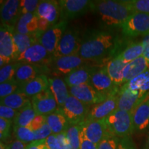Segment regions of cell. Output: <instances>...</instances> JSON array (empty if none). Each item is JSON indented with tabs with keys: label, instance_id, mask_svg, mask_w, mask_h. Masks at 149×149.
Returning <instances> with one entry per match:
<instances>
[{
	"label": "cell",
	"instance_id": "obj_6",
	"mask_svg": "<svg viewBox=\"0 0 149 149\" xmlns=\"http://www.w3.org/2000/svg\"><path fill=\"white\" fill-rule=\"evenodd\" d=\"M13 30L1 24L0 28V66L15 61L17 58V48L13 40Z\"/></svg>",
	"mask_w": 149,
	"mask_h": 149
},
{
	"label": "cell",
	"instance_id": "obj_39",
	"mask_svg": "<svg viewBox=\"0 0 149 149\" xmlns=\"http://www.w3.org/2000/svg\"><path fill=\"white\" fill-rule=\"evenodd\" d=\"M120 138L110 134L97 145V149H117Z\"/></svg>",
	"mask_w": 149,
	"mask_h": 149
},
{
	"label": "cell",
	"instance_id": "obj_18",
	"mask_svg": "<svg viewBox=\"0 0 149 149\" xmlns=\"http://www.w3.org/2000/svg\"><path fill=\"white\" fill-rule=\"evenodd\" d=\"M48 68L46 65H38L30 63L20 62L17 69L15 80L21 86L24 84L48 72Z\"/></svg>",
	"mask_w": 149,
	"mask_h": 149
},
{
	"label": "cell",
	"instance_id": "obj_46",
	"mask_svg": "<svg viewBox=\"0 0 149 149\" xmlns=\"http://www.w3.org/2000/svg\"><path fill=\"white\" fill-rule=\"evenodd\" d=\"M46 142L50 149H62L57 137L54 134H52L46 139Z\"/></svg>",
	"mask_w": 149,
	"mask_h": 149
},
{
	"label": "cell",
	"instance_id": "obj_22",
	"mask_svg": "<svg viewBox=\"0 0 149 149\" xmlns=\"http://www.w3.org/2000/svg\"><path fill=\"white\" fill-rule=\"evenodd\" d=\"M95 70L94 68L83 66L66 75L64 81L68 88L88 84L91 82V76Z\"/></svg>",
	"mask_w": 149,
	"mask_h": 149
},
{
	"label": "cell",
	"instance_id": "obj_52",
	"mask_svg": "<svg viewBox=\"0 0 149 149\" xmlns=\"http://www.w3.org/2000/svg\"><path fill=\"white\" fill-rule=\"evenodd\" d=\"M26 145L22 141L16 140L8 144V149H26Z\"/></svg>",
	"mask_w": 149,
	"mask_h": 149
},
{
	"label": "cell",
	"instance_id": "obj_49",
	"mask_svg": "<svg viewBox=\"0 0 149 149\" xmlns=\"http://www.w3.org/2000/svg\"><path fill=\"white\" fill-rule=\"evenodd\" d=\"M81 146L80 149H97V145L95 144L92 141H89L86 137L84 135L82 132L81 131Z\"/></svg>",
	"mask_w": 149,
	"mask_h": 149
},
{
	"label": "cell",
	"instance_id": "obj_30",
	"mask_svg": "<svg viewBox=\"0 0 149 149\" xmlns=\"http://www.w3.org/2000/svg\"><path fill=\"white\" fill-rule=\"evenodd\" d=\"M30 102L31 100L29 97L22 92L19 89L13 94L1 99V105L6 106L19 111Z\"/></svg>",
	"mask_w": 149,
	"mask_h": 149
},
{
	"label": "cell",
	"instance_id": "obj_53",
	"mask_svg": "<svg viewBox=\"0 0 149 149\" xmlns=\"http://www.w3.org/2000/svg\"><path fill=\"white\" fill-rule=\"evenodd\" d=\"M0 149H8V144H6L3 141L0 142Z\"/></svg>",
	"mask_w": 149,
	"mask_h": 149
},
{
	"label": "cell",
	"instance_id": "obj_7",
	"mask_svg": "<svg viewBox=\"0 0 149 149\" xmlns=\"http://www.w3.org/2000/svg\"><path fill=\"white\" fill-rule=\"evenodd\" d=\"M81 40L82 38L80 37L79 31L72 28L66 29L53 57H60L78 54Z\"/></svg>",
	"mask_w": 149,
	"mask_h": 149
},
{
	"label": "cell",
	"instance_id": "obj_16",
	"mask_svg": "<svg viewBox=\"0 0 149 149\" xmlns=\"http://www.w3.org/2000/svg\"><path fill=\"white\" fill-rule=\"evenodd\" d=\"M118 93L119 91L113 93L105 101L93 106L89 111L85 122L104 120L116 111L118 103Z\"/></svg>",
	"mask_w": 149,
	"mask_h": 149
},
{
	"label": "cell",
	"instance_id": "obj_13",
	"mask_svg": "<svg viewBox=\"0 0 149 149\" xmlns=\"http://www.w3.org/2000/svg\"><path fill=\"white\" fill-rule=\"evenodd\" d=\"M86 60L78 54L60 57H52L48 64L52 69L58 73L68 74L80 67L85 66Z\"/></svg>",
	"mask_w": 149,
	"mask_h": 149
},
{
	"label": "cell",
	"instance_id": "obj_35",
	"mask_svg": "<svg viewBox=\"0 0 149 149\" xmlns=\"http://www.w3.org/2000/svg\"><path fill=\"white\" fill-rule=\"evenodd\" d=\"M81 125H70L66 131L67 139L72 149H80L81 142Z\"/></svg>",
	"mask_w": 149,
	"mask_h": 149
},
{
	"label": "cell",
	"instance_id": "obj_41",
	"mask_svg": "<svg viewBox=\"0 0 149 149\" xmlns=\"http://www.w3.org/2000/svg\"><path fill=\"white\" fill-rule=\"evenodd\" d=\"M12 121L0 118V139L1 141H4L10 135V130L12 126Z\"/></svg>",
	"mask_w": 149,
	"mask_h": 149
},
{
	"label": "cell",
	"instance_id": "obj_44",
	"mask_svg": "<svg viewBox=\"0 0 149 149\" xmlns=\"http://www.w3.org/2000/svg\"><path fill=\"white\" fill-rule=\"evenodd\" d=\"M46 123V116H45V115H37V116L35 117L34 120H33V122H31L29 127L35 132L42 128Z\"/></svg>",
	"mask_w": 149,
	"mask_h": 149
},
{
	"label": "cell",
	"instance_id": "obj_47",
	"mask_svg": "<svg viewBox=\"0 0 149 149\" xmlns=\"http://www.w3.org/2000/svg\"><path fill=\"white\" fill-rule=\"evenodd\" d=\"M51 26H52L46 19L38 17V31H37V33L41 37V35L44 33H45Z\"/></svg>",
	"mask_w": 149,
	"mask_h": 149
},
{
	"label": "cell",
	"instance_id": "obj_54",
	"mask_svg": "<svg viewBox=\"0 0 149 149\" xmlns=\"http://www.w3.org/2000/svg\"><path fill=\"white\" fill-rule=\"evenodd\" d=\"M43 149H50L49 147L48 146L47 144H46V141H45V143H44V147H43Z\"/></svg>",
	"mask_w": 149,
	"mask_h": 149
},
{
	"label": "cell",
	"instance_id": "obj_48",
	"mask_svg": "<svg viewBox=\"0 0 149 149\" xmlns=\"http://www.w3.org/2000/svg\"><path fill=\"white\" fill-rule=\"evenodd\" d=\"M55 135L57 137V139H58L59 144H60L62 149H72L69 141H68V139H67L66 132Z\"/></svg>",
	"mask_w": 149,
	"mask_h": 149
},
{
	"label": "cell",
	"instance_id": "obj_24",
	"mask_svg": "<svg viewBox=\"0 0 149 149\" xmlns=\"http://www.w3.org/2000/svg\"><path fill=\"white\" fill-rule=\"evenodd\" d=\"M149 69V63L143 56L126 65L123 72L124 84Z\"/></svg>",
	"mask_w": 149,
	"mask_h": 149
},
{
	"label": "cell",
	"instance_id": "obj_14",
	"mask_svg": "<svg viewBox=\"0 0 149 149\" xmlns=\"http://www.w3.org/2000/svg\"><path fill=\"white\" fill-rule=\"evenodd\" d=\"M20 3L19 0L1 1V24L15 31L16 24L22 16Z\"/></svg>",
	"mask_w": 149,
	"mask_h": 149
},
{
	"label": "cell",
	"instance_id": "obj_51",
	"mask_svg": "<svg viewBox=\"0 0 149 149\" xmlns=\"http://www.w3.org/2000/svg\"><path fill=\"white\" fill-rule=\"evenodd\" d=\"M46 139L40 141H34L26 145V149H43Z\"/></svg>",
	"mask_w": 149,
	"mask_h": 149
},
{
	"label": "cell",
	"instance_id": "obj_4",
	"mask_svg": "<svg viewBox=\"0 0 149 149\" xmlns=\"http://www.w3.org/2000/svg\"><path fill=\"white\" fill-rule=\"evenodd\" d=\"M58 1L60 8L59 21L68 22L72 19L82 16L94 9V1L60 0Z\"/></svg>",
	"mask_w": 149,
	"mask_h": 149
},
{
	"label": "cell",
	"instance_id": "obj_33",
	"mask_svg": "<svg viewBox=\"0 0 149 149\" xmlns=\"http://www.w3.org/2000/svg\"><path fill=\"white\" fill-rule=\"evenodd\" d=\"M143 51L144 49L142 42L133 43L128 46L117 56L124 62L128 64L141 57L143 55Z\"/></svg>",
	"mask_w": 149,
	"mask_h": 149
},
{
	"label": "cell",
	"instance_id": "obj_27",
	"mask_svg": "<svg viewBox=\"0 0 149 149\" xmlns=\"http://www.w3.org/2000/svg\"><path fill=\"white\" fill-rule=\"evenodd\" d=\"M46 123L54 135L66 132L70 126L69 123L60 109L46 116Z\"/></svg>",
	"mask_w": 149,
	"mask_h": 149
},
{
	"label": "cell",
	"instance_id": "obj_17",
	"mask_svg": "<svg viewBox=\"0 0 149 149\" xmlns=\"http://www.w3.org/2000/svg\"><path fill=\"white\" fill-rule=\"evenodd\" d=\"M90 84L99 92L109 96L120 91L119 87L113 83L108 74L106 66L95 70L91 76Z\"/></svg>",
	"mask_w": 149,
	"mask_h": 149
},
{
	"label": "cell",
	"instance_id": "obj_19",
	"mask_svg": "<svg viewBox=\"0 0 149 149\" xmlns=\"http://www.w3.org/2000/svg\"><path fill=\"white\" fill-rule=\"evenodd\" d=\"M135 131L142 132L149 127V93L131 112Z\"/></svg>",
	"mask_w": 149,
	"mask_h": 149
},
{
	"label": "cell",
	"instance_id": "obj_8",
	"mask_svg": "<svg viewBox=\"0 0 149 149\" xmlns=\"http://www.w3.org/2000/svg\"><path fill=\"white\" fill-rule=\"evenodd\" d=\"M124 35L133 37L149 35V14L133 13L122 26Z\"/></svg>",
	"mask_w": 149,
	"mask_h": 149
},
{
	"label": "cell",
	"instance_id": "obj_3",
	"mask_svg": "<svg viewBox=\"0 0 149 149\" xmlns=\"http://www.w3.org/2000/svg\"><path fill=\"white\" fill-rule=\"evenodd\" d=\"M105 120L110 133L119 138L130 137L135 132L133 117L130 112L117 109Z\"/></svg>",
	"mask_w": 149,
	"mask_h": 149
},
{
	"label": "cell",
	"instance_id": "obj_50",
	"mask_svg": "<svg viewBox=\"0 0 149 149\" xmlns=\"http://www.w3.org/2000/svg\"><path fill=\"white\" fill-rule=\"evenodd\" d=\"M141 42H142L143 49H144L142 56L149 63V35L145 36Z\"/></svg>",
	"mask_w": 149,
	"mask_h": 149
},
{
	"label": "cell",
	"instance_id": "obj_32",
	"mask_svg": "<svg viewBox=\"0 0 149 149\" xmlns=\"http://www.w3.org/2000/svg\"><path fill=\"white\" fill-rule=\"evenodd\" d=\"M37 116L31 102L18 111L17 115L13 121L14 126H29L31 122Z\"/></svg>",
	"mask_w": 149,
	"mask_h": 149
},
{
	"label": "cell",
	"instance_id": "obj_26",
	"mask_svg": "<svg viewBox=\"0 0 149 149\" xmlns=\"http://www.w3.org/2000/svg\"><path fill=\"white\" fill-rule=\"evenodd\" d=\"M38 31V17L36 14L22 15L16 24L15 32L24 35H33Z\"/></svg>",
	"mask_w": 149,
	"mask_h": 149
},
{
	"label": "cell",
	"instance_id": "obj_36",
	"mask_svg": "<svg viewBox=\"0 0 149 149\" xmlns=\"http://www.w3.org/2000/svg\"><path fill=\"white\" fill-rule=\"evenodd\" d=\"M19 61H13L3 66L0 69V83L10 81L15 79V76L17 69Z\"/></svg>",
	"mask_w": 149,
	"mask_h": 149
},
{
	"label": "cell",
	"instance_id": "obj_34",
	"mask_svg": "<svg viewBox=\"0 0 149 149\" xmlns=\"http://www.w3.org/2000/svg\"><path fill=\"white\" fill-rule=\"evenodd\" d=\"M14 135L17 140L25 144H29L35 141V132L29 126H13Z\"/></svg>",
	"mask_w": 149,
	"mask_h": 149
},
{
	"label": "cell",
	"instance_id": "obj_5",
	"mask_svg": "<svg viewBox=\"0 0 149 149\" xmlns=\"http://www.w3.org/2000/svg\"><path fill=\"white\" fill-rule=\"evenodd\" d=\"M61 111L70 125H81L85 122L91 108L74 97L70 95Z\"/></svg>",
	"mask_w": 149,
	"mask_h": 149
},
{
	"label": "cell",
	"instance_id": "obj_1",
	"mask_svg": "<svg viewBox=\"0 0 149 149\" xmlns=\"http://www.w3.org/2000/svg\"><path fill=\"white\" fill-rule=\"evenodd\" d=\"M117 41L108 31H95L84 36L78 55L86 61H98L114 51Z\"/></svg>",
	"mask_w": 149,
	"mask_h": 149
},
{
	"label": "cell",
	"instance_id": "obj_43",
	"mask_svg": "<svg viewBox=\"0 0 149 149\" xmlns=\"http://www.w3.org/2000/svg\"><path fill=\"white\" fill-rule=\"evenodd\" d=\"M52 134H53V132L51 128L48 125L47 123H46L42 128L35 131V141L44 140Z\"/></svg>",
	"mask_w": 149,
	"mask_h": 149
},
{
	"label": "cell",
	"instance_id": "obj_20",
	"mask_svg": "<svg viewBox=\"0 0 149 149\" xmlns=\"http://www.w3.org/2000/svg\"><path fill=\"white\" fill-rule=\"evenodd\" d=\"M143 97L139 91L131 90L123 85L119 91L117 109L131 113Z\"/></svg>",
	"mask_w": 149,
	"mask_h": 149
},
{
	"label": "cell",
	"instance_id": "obj_29",
	"mask_svg": "<svg viewBox=\"0 0 149 149\" xmlns=\"http://www.w3.org/2000/svg\"><path fill=\"white\" fill-rule=\"evenodd\" d=\"M40 38V36L37 33L33 35H24L13 31V40L17 48V56L24 53L33 44L39 42Z\"/></svg>",
	"mask_w": 149,
	"mask_h": 149
},
{
	"label": "cell",
	"instance_id": "obj_45",
	"mask_svg": "<svg viewBox=\"0 0 149 149\" xmlns=\"http://www.w3.org/2000/svg\"><path fill=\"white\" fill-rule=\"evenodd\" d=\"M117 149H136V148L130 137H128L120 139Z\"/></svg>",
	"mask_w": 149,
	"mask_h": 149
},
{
	"label": "cell",
	"instance_id": "obj_2",
	"mask_svg": "<svg viewBox=\"0 0 149 149\" xmlns=\"http://www.w3.org/2000/svg\"><path fill=\"white\" fill-rule=\"evenodd\" d=\"M107 27H122L134 13L125 1H94V9Z\"/></svg>",
	"mask_w": 149,
	"mask_h": 149
},
{
	"label": "cell",
	"instance_id": "obj_15",
	"mask_svg": "<svg viewBox=\"0 0 149 149\" xmlns=\"http://www.w3.org/2000/svg\"><path fill=\"white\" fill-rule=\"evenodd\" d=\"M52 57L46 48L40 43L37 42L28 48L24 53L19 55L15 61L47 66Z\"/></svg>",
	"mask_w": 149,
	"mask_h": 149
},
{
	"label": "cell",
	"instance_id": "obj_12",
	"mask_svg": "<svg viewBox=\"0 0 149 149\" xmlns=\"http://www.w3.org/2000/svg\"><path fill=\"white\" fill-rule=\"evenodd\" d=\"M81 126L84 135L96 145H98L106 137L111 134L108 128L105 119L88 121L84 122Z\"/></svg>",
	"mask_w": 149,
	"mask_h": 149
},
{
	"label": "cell",
	"instance_id": "obj_9",
	"mask_svg": "<svg viewBox=\"0 0 149 149\" xmlns=\"http://www.w3.org/2000/svg\"><path fill=\"white\" fill-rule=\"evenodd\" d=\"M68 88L70 95L74 97L89 107L102 103L110 96L99 92L91 84Z\"/></svg>",
	"mask_w": 149,
	"mask_h": 149
},
{
	"label": "cell",
	"instance_id": "obj_25",
	"mask_svg": "<svg viewBox=\"0 0 149 149\" xmlns=\"http://www.w3.org/2000/svg\"><path fill=\"white\" fill-rule=\"evenodd\" d=\"M48 88H49V81L46 74L38 76L20 86V91L29 97H32Z\"/></svg>",
	"mask_w": 149,
	"mask_h": 149
},
{
	"label": "cell",
	"instance_id": "obj_28",
	"mask_svg": "<svg viewBox=\"0 0 149 149\" xmlns=\"http://www.w3.org/2000/svg\"><path fill=\"white\" fill-rule=\"evenodd\" d=\"M126 64V62L117 56L110 60L106 65L108 74L113 83L117 86L124 84L123 72Z\"/></svg>",
	"mask_w": 149,
	"mask_h": 149
},
{
	"label": "cell",
	"instance_id": "obj_42",
	"mask_svg": "<svg viewBox=\"0 0 149 149\" xmlns=\"http://www.w3.org/2000/svg\"><path fill=\"white\" fill-rule=\"evenodd\" d=\"M18 113V111L6 106L0 105V118H3L13 122Z\"/></svg>",
	"mask_w": 149,
	"mask_h": 149
},
{
	"label": "cell",
	"instance_id": "obj_23",
	"mask_svg": "<svg viewBox=\"0 0 149 149\" xmlns=\"http://www.w3.org/2000/svg\"><path fill=\"white\" fill-rule=\"evenodd\" d=\"M49 88L55 97L59 109H61L70 95L69 88L64 80L58 77L48 78Z\"/></svg>",
	"mask_w": 149,
	"mask_h": 149
},
{
	"label": "cell",
	"instance_id": "obj_11",
	"mask_svg": "<svg viewBox=\"0 0 149 149\" xmlns=\"http://www.w3.org/2000/svg\"><path fill=\"white\" fill-rule=\"evenodd\" d=\"M31 102L37 115L47 116L59 109L50 88L32 97Z\"/></svg>",
	"mask_w": 149,
	"mask_h": 149
},
{
	"label": "cell",
	"instance_id": "obj_55",
	"mask_svg": "<svg viewBox=\"0 0 149 149\" xmlns=\"http://www.w3.org/2000/svg\"><path fill=\"white\" fill-rule=\"evenodd\" d=\"M145 149H149V137L148 140L146 141V148H145Z\"/></svg>",
	"mask_w": 149,
	"mask_h": 149
},
{
	"label": "cell",
	"instance_id": "obj_31",
	"mask_svg": "<svg viewBox=\"0 0 149 149\" xmlns=\"http://www.w3.org/2000/svg\"><path fill=\"white\" fill-rule=\"evenodd\" d=\"M124 86L131 90L139 91L141 97H144L149 93V69L124 84Z\"/></svg>",
	"mask_w": 149,
	"mask_h": 149
},
{
	"label": "cell",
	"instance_id": "obj_38",
	"mask_svg": "<svg viewBox=\"0 0 149 149\" xmlns=\"http://www.w3.org/2000/svg\"><path fill=\"white\" fill-rule=\"evenodd\" d=\"M20 86L15 79L0 84V97L1 99L10 95L18 91Z\"/></svg>",
	"mask_w": 149,
	"mask_h": 149
},
{
	"label": "cell",
	"instance_id": "obj_40",
	"mask_svg": "<svg viewBox=\"0 0 149 149\" xmlns=\"http://www.w3.org/2000/svg\"><path fill=\"white\" fill-rule=\"evenodd\" d=\"M40 1L38 0H22L20 3L22 15L27 13L36 14Z\"/></svg>",
	"mask_w": 149,
	"mask_h": 149
},
{
	"label": "cell",
	"instance_id": "obj_10",
	"mask_svg": "<svg viewBox=\"0 0 149 149\" xmlns=\"http://www.w3.org/2000/svg\"><path fill=\"white\" fill-rule=\"evenodd\" d=\"M67 24L68 22L59 21L43 33L39 40V43L46 48L52 57L55 54L61 37L66 30Z\"/></svg>",
	"mask_w": 149,
	"mask_h": 149
},
{
	"label": "cell",
	"instance_id": "obj_37",
	"mask_svg": "<svg viewBox=\"0 0 149 149\" xmlns=\"http://www.w3.org/2000/svg\"><path fill=\"white\" fill-rule=\"evenodd\" d=\"M125 1L134 13L149 14V0H127Z\"/></svg>",
	"mask_w": 149,
	"mask_h": 149
},
{
	"label": "cell",
	"instance_id": "obj_21",
	"mask_svg": "<svg viewBox=\"0 0 149 149\" xmlns=\"http://www.w3.org/2000/svg\"><path fill=\"white\" fill-rule=\"evenodd\" d=\"M36 15L38 17L46 19L51 26L57 24L60 19V8L59 1L55 0L40 1Z\"/></svg>",
	"mask_w": 149,
	"mask_h": 149
}]
</instances>
